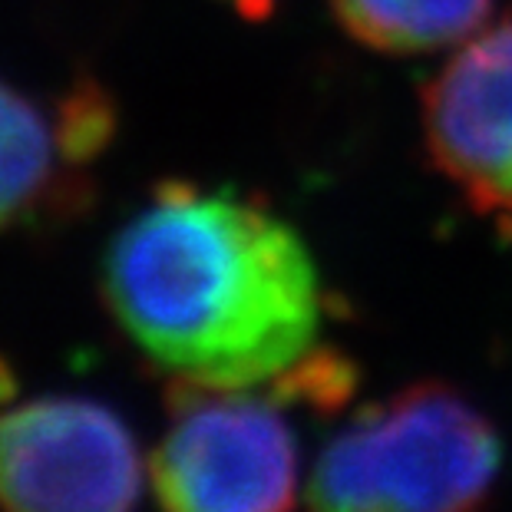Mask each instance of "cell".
Wrapping results in <instances>:
<instances>
[{"label":"cell","instance_id":"obj_9","mask_svg":"<svg viewBox=\"0 0 512 512\" xmlns=\"http://www.w3.org/2000/svg\"><path fill=\"white\" fill-rule=\"evenodd\" d=\"M222 4L235 7L242 17L258 20V17H268V10H271V4H275V0H222Z\"/></svg>","mask_w":512,"mask_h":512},{"label":"cell","instance_id":"obj_7","mask_svg":"<svg viewBox=\"0 0 512 512\" xmlns=\"http://www.w3.org/2000/svg\"><path fill=\"white\" fill-rule=\"evenodd\" d=\"M347 34L370 50L413 57L466 43L486 27L493 0H331Z\"/></svg>","mask_w":512,"mask_h":512},{"label":"cell","instance_id":"obj_4","mask_svg":"<svg viewBox=\"0 0 512 512\" xmlns=\"http://www.w3.org/2000/svg\"><path fill=\"white\" fill-rule=\"evenodd\" d=\"M143 460L123 420L86 397L0 413V512H133Z\"/></svg>","mask_w":512,"mask_h":512},{"label":"cell","instance_id":"obj_3","mask_svg":"<svg viewBox=\"0 0 512 512\" xmlns=\"http://www.w3.org/2000/svg\"><path fill=\"white\" fill-rule=\"evenodd\" d=\"M172 423L149 456L166 512H291L298 446L278 407L248 387L172 380Z\"/></svg>","mask_w":512,"mask_h":512},{"label":"cell","instance_id":"obj_2","mask_svg":"<svg viewBox=\"0 0 512 512\" xmlns=\"http://www.w3.org/2000/svg\"><path fill=\"white\" fill-rule=\"evenodd\" d=\"M503 446L483 413L443 384L364 410L318 456L311 512H479Z\"/></svg>","mask_w":512,"mask_h":512},{"label":"cell","instance_id":"obj_10","mask_svg":"<svg viewBox=\"0 0 512 512\" xmlns=\"http://www.w3.org/2000/svg\"><path fill=\"white\" fill-rule=\"evenodd\" d=\"M14 390H17V380H14V374H10L7 361H4V357H0V403L14 397Z\"/></svg>","mask_w":512,"mask_h":512},{"label":"cell","instance_id":"obj_5","mask_svg":"<svg viewBox=\"0 0 512 512\" xmlns=\"http://www.w3.org/2000/svg\"><path fill=\"white\" fill-rule=\"evenodd\" d=\"M116 136V103L93 76L50 103L0 80V235L60 225L93 205V162Z\"/></svg>","mask_w":512,"mask_h":512},{"label":"cell","instance_id":"obj_1","mask_svg":"<svg viewBox=\"0 0 512 512\" xmlns=\"http://www.w3.org/2000/svg\"><path fill=\"white\" fill-rule=\"evenodd\" d=\"M100 291L139 351L182 384L275 380L321 328L304 238L255 199L179 179L159 182L110 238Z\"/></svg>","mask_w":512,"mask_h":512},{"label":"cell","instance_id":"obj_6","mask_svg":"<svg viewBox=\"0 0 512 512\" xmlns=\"http://www.w3.org/2000/svg\"><path fill=\"white\" fill-rule=\"evenodd\" d=\"M423 139L476 212L512 215V14L473 34L430 80Z\"/></svg>","mask_w":512,"mask_h":512},{"label":"cell","instance_id":"obj_8","mask_svg":"<svg viewBox=\"0 0 512 512\" xmlns=\"http://www.w3.org/2000/svg\"><path fill=\"white\" fill-rule=\"evenodd\" d=\"M278 400L308 403V407L331 413L344 407V400L357 387V367L344 354L328 351V347H311L301 361H294L285 374L271 380Z\"/></svg>","mask_w":512,"mask_h":512}]
</instances>
